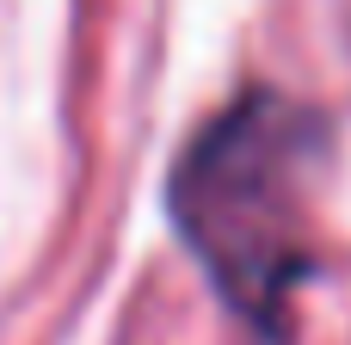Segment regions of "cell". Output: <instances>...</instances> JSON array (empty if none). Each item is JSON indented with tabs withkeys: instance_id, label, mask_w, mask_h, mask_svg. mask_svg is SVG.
<instances>
[{
	"instance_id": "6da1fadb",
	"label": "cell",
	"mask_w": 351,
	"mask_h": 345,
	"mask_svg": "<svg viewBox=\"0 0 351 345\" xmlns=\"http://www.w3.org/2000/svg\"><path fill=\"white\" fill-rule=\"evenodd\" d=\"M333 167V117L278 86H247L210 111L173 173L167 222L216 302L265 345L290 340V302L315 278L308 216Z\"/></svg>"
}]
</instances>
